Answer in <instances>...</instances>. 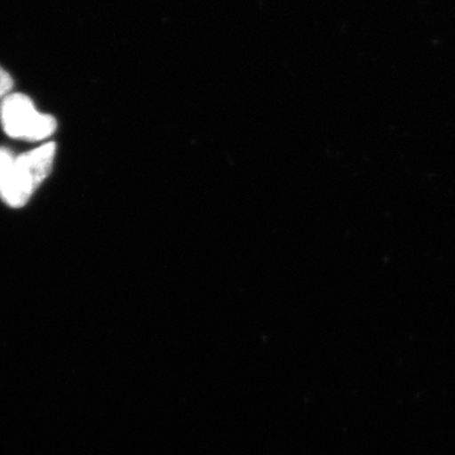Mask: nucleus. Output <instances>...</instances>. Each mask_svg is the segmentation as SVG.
I'll list each match as a JSON object with an SVG mask.
<instances>
[{"mask_svg":"<svg viewBox=\"0 0 455 455\" xmlns=\"http://www.w3.org/2000/svg\"><path fill=\"white\" fill-rule=\"evenodd\" d=\"M0 121L3 130L11 139L38 142L55 133L56 119L41 114L27 95L9 94L0 104Z\"/></svg>","mask_w":455,"mask_h":455,"instance_id":"obj_1","label":"nucleus"},{"mask_svg":"<svg viewBox=\"0 0 455 455\" xmlns=\"http://www.w3.org/2000/svg\"><path fill=\"white\" fill-rule=\"evenodd\" d=\"M35 181L20 155L0 148V197L11 208L20 209L37 190Z\"/></svg>","mask_w":455,"mask_h":455,"instance_id":"obj_2","label":"nucleus"},{"mask_svg":"<svg viewBox=\"0 0 455 455\" xmlns=\"http://www.w3.org/2000/svg\"><path fill=\"white\" fill-rule=\"evenodd\" d=\"M13 79L11 75L0 68V99H4L7 95L11 94L12 89H13Z\"/></svg>","mask_w":455,"mask_h":455,"instance_id":"obj_3","label":"nucleus"}]
</instances>
